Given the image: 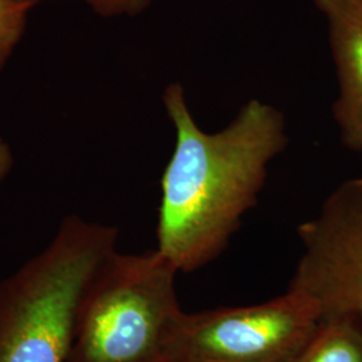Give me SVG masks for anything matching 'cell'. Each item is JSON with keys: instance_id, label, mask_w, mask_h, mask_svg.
I'll return each mask as SVG.
<instances>
[{"instance_id": "8992f818", "label": "cell", "mask_w": 362, "mask_h": 362, "mask_svg": "<svg viewBox=\"0 0 362 362\" xmlns=\"http://www.w3.org/2000/svg\"><path fill=\"white\" fill-rule=\"evenodd\" d=\"M327 23L338 95L333 117L342 145L362 152V0H311Z\"/></svg>"}, {"instance_id": "7a4b0ae2", "label": "cell", "mask_w": 362, "mask_h": 362, "mask_svg": "<svg viewBox=\"0 0 362 362\" xmlns=\"http://www.w3.org/2000/svg\"><path fill=\"white\" fill-rule=\"evenodd\" d=\"M118 235L70 215L49 246L0 281V362H67L81 300Z\"/></svg>"}, {"instance_id": "9c48e42d", "label": "cell", "mask_w": 362, "mask_h": 362, "mask_svg": "<svg viewBox=\"0 0 362 362\" xmlns=\"http://www.w3.org/2000/svg\"><path fill=\"white\" fill-rule=\"evenodd\" d=\"M155 0H86L91 11L105 18H134L148 10Z\"/></svg>"}, {"instance_id": "5b68a950", "label": "cell", "mask_w": 362, "mask_h": 362, "mask_svg": "<svg viewBox=\"0 0 362 362\" xmlns=\"http://www.w3.org/2000/svg\"><path fill=\"white\" fill-rule=\"evenodd\" d=\"M298 238L302 255L290 287L314 298L324 315L362 321V176L339 184Z\"/></svg>"}, {"instance_id": "277c9868", "label": "cell", "mask_w": 362, "mask_h": 362, "mask_svg": "<svg viewBox=\"0 0 362 362\" xmlns=\"http://www.w3.org/2000/svg\"><path fill=\"white\" fill-rule=\"evenodd\" d=\"M322 318L320 303L296 287L258 305L182 311L165 362H288Z\"/></svg>"}, {"instance_id": "52a82bcc", "label": "cell", "mask_w": 362, "mask_h": 362, "mask_svg": "<svg viewBox=\"0 0 362 362\" xmlns=\"http://www.w3.org/2000/svg\"><path fill=\"white\" fill-rule=\"evenodd\" d=\"M288 362H362V321L341 314L324 315Z\"/></svg>"}, {"instance_id": "30bf717a", "label": "cell", "mask_w": 362, "mask_h": 362, "mask_svg": "<svg viewBox=\"0 0 362 362\" xmlns=\"http://www.w3.org/2000/svg\"><path fill=\"white\" fill-rule=\"evenodd\" d=\"M13 167L11 146L0 136V182L4 180Z\"/></svg>"}, {"instance_id": "6da1fadb", "label": "cell", "mask_w": 362, "mask_h": 362, "mask_svg": "<svg viewBox=\"0 0 362 362\" xmlns=\"http://www.w3.org/2000/svg\"><path fill=\"white\" fill-rule=\"evenodd\" d=\"M163 105L176 143L161 177L157 250L179 272L219 258L258 204L269 168L288 144L285 115L252 98L218 132L202 129L179 82Z\"/></svg>"}, {"instance_id": "ba28073f", "label": "cell", "mask_w": 362, "mask_h": 362, "mask_svg": "<svg viewBox=\"0 0 362 362\" xmlns=\"http://www.w3.org/2000/svg\"><path fill=\"white\" fill-rule=\"evenodd\" d=\"M39 0H0V73L26 33L31 11Z\"/></svg>"}, {"instance_id": "3957f363", "label": "cell", "mask_w": 362, "mask_h": 362, "mask_svg": "<svg viewBox=\"0 0 362 362\" xmlns=\"http://www.w3.org/2000/svg\"><path fill=\"white\" fill-rule=\"evenodd\" d=\"M177 272L157 248L115 251L85 290L67 362H165L182 314Z\"/></svg>"}]
</instances>
